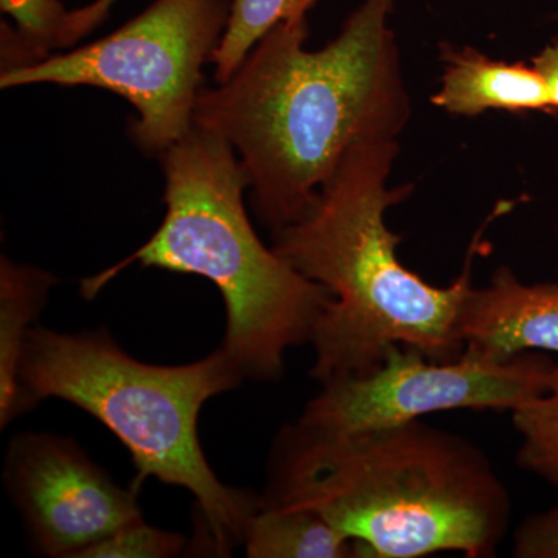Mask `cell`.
I'll return each instance as SVG.
<instances>
[{"instance_id":"3957f363","label":"cell","mask_w":558,"mask_h":558,"mask_svg":"<svg viewBox=\"0 0 558 558\" xmlns=\"http://www.w3.org/2000/svg\"><path fill=\"white\" fill-rule=\"evenodd\" d=\"M398 156V140L359 143L307 215L271 231V248L332 295L311 340V376L319 385L373 373L392 347L417 349L436 362L464 352L459 317L473 288L476 244L447 288L429 284L400 263L402 236L388 229L385 216L413 186L389 189Z\"/></svg>"},{"instance_id":"9a60e30c","label":"cell","mask_w":558,"mask_h":558,"mask_svg":"<svg viewBox=\"0 0 558 558\" xmlns=\"http://www.w3.org/2000/svg\"><path fill=\"white\" fill-rule=\"evenodd\" d=\"M521 469L558 487V362L548 391L512 411Z\"/></svg>"},{"instance_id":"d6986e66","label":"cell","mask_w":558,"mask_h":558,"mask_svg":"<svg viewBox=\"0 0 558 558\" xmlns=\"http://www.w3.org/2000/svg\"><path fill=\"white\" fill-rule=\"evenodd\" d=\"M532 65L538 70L548 87L554 109L558 112V40L550 43L532 58Z\"/></svg>"},{"instance_id":"ac0fdd59","label":"cell","mask_w":558,"mask_h":558,"mask_svg":"<svg viewBox=\"0 0 558 558\" xmlns=\"http://www.w3.org/2000/svg\"><path fill=\"white\" fill-rule=\"evenodd\" d=\"M120 0H94L81 9L72 10L69 14L68 28H65L64 49L75 46L78 40L90 35L98 25L108 20L110 10Z\"/></svg>"},{"instance_id":"6da1fadb","label":"cell","mask_w":558,"mask_h":558,"mask_svg":"<svg viewBox=\"0 0 558 558\" xmlns=\"http://www.w3.org/2000/svg\"><path fill=\"white\" fill-rule=\"evenodd\" d=\"M392 9L395 0H363L319 50L306 47L307 17L282 22L230 80L197 97L194 124L236 150L271 231L307 215L349 149L398 140L409 124Z\"/></svg>"},{"instance_id":"277c9868","label":"cell","mask_w":558,"mask_h":558,"mask_svg":"<svg viewBox=\"0 0 558 558\" xmlns=\"http://www.w3.org/2000/svg\"><path fill=\"white\" fill-rule=\"evenodd\" d=\"M167 215L137 252L81 282L94 299L131 264L197 275L222 293L227 307L223 343L244 377L281 379L286 352L307 343L332 295L266 247L247 215V175L233 146L194 124L159 157Z\"/></svg>"},{"instance_id":"5bb4252c","label":"cell","mask_w":558,"mask_h":558,"mask_svg":"<svg viewBox=\"0 0 558 558\" xmlns=\"http://www.w3.org/2000/svg\"><path fill=\"white\" fill-rule=\"evenodd\" d=\"M318 0H231L229 21L213 53L216 83H226L267 33L282 22L307 17Z\"/></svg>"},{"instance_id":"5b68a950","label":"cell","mask_w":558,"mask_h":558,"mask_svg":"<svg viewBox=\"0 0 558 558\" xmlns=\"http://www.w3.org/2000/svg\"><path fill=\"white\" fill-rule=\"evenodd\" d=\"M242 379L222 347L190 365H149L128 355L105 330L33 328L21 359V411L49 398L87 411L130 450L135 490L148 478L186 488L199 505L213 550L229 556L244 543L260 498L220 483L202 451L197 418L208 399L236 389Z\"/></svg>"},{"instance_id":"9c48e42d","label":"cell","mask_w":558,"mask_h":558,"mask_svg":"<svg viewBox=\"0 0 558 558\" xmlns=\"http://www.w3.org/2000/svg\"><path fill=\"white\" fill-rule=\"evenodd\" d=\"M465 351L492 360L558 354V282L524 284L508 266L470 289L459 317Z\"/></svg>"},{"instance_id":"e0dca14e","label":"cell","mask_w":558,"mask_h":558,"mask_svg":"<svg viewBox=\"0 0 558 558\" xmlns=\"http://www.w3.org/2000/svg\"><path fill=\"white\" fill-rule=\"evenodd\" d=\"M512 553L517 558H558V505L521 521Z\"/></svg>"},{"instance_id":"8992f818","label":"cell","mask_w":558,"mask_h":558,"mask_svg":"<svg viewBox=\"0 0 558 558\" xmlns=\"http://www.w3.org/2000/svg\"><path fill=\"white\" fill-rule=\"evenodd\" d=\"M230 0H154L119 31L49 60L0 75V89L57 84L113 92L137 119L130 137L160 157L194 126L202 68L218 49Z\"/></svg>"},{"instance_id":"8fae6325","label":"cell","mask_w":558,"mask_h":558,"mask_svg":"<svg viewBox=\"0 0 558 558\" xmlns=\"http://www.w3.org/2000/svg\"><path fill=\"white\" fill-rule=\"evenodd\" d=\"M58 279L50 271L0 259V427L22 414L20 366L25 340Z\"/></svg>"},{"instance_id":"7c38bea8","label":"cell","mask_w":558,"mask_h":558,"mask_svg":"<svg viewBox=\"0 0 558 558\" xmlns=\"http://www.w3.org/2000/svg\"><path fill=\"white\" fill-rule=\"evenodd\" d=\"M244 545L250 558L357 557L354 543L318 513L263 502L250 520Z\"/></svg>"},{"instance_id":"ba28073f","label":"cell","mask_w":558,"mask_h":558,"mask_svg":"<svg viewBox=\"0 0 558 558\" xmlns=\"http://www.w3.org/2000/svg\"><path fill=\"white\" fill-rule=\"evenodd\" d=\"M5 484L44 556L78 558L143 520L134 487H120L73 440L50 433L11 440Z\"/></svg>"},{"instance_id":"52a82bcc","label":"cell","mask_w":558,"mask_h":558,"mask_svg":"<svg viewBox=\"0 0 558 558\" xmlns=\"http://www.w3.org/2000/svg\"><path fill=\"white\" fill-rule=\"evenodd\" d=\"M556 363L543 352L492 360L462 352L436 362L417 349L392 347L379 368L328 381L299 421L315 432L348 435L421 421L439 411L508 410L548 391Z\"/></svg>"},{"instance_id":"30bf717a","label":"cell","mask_w":558,"mask_h":558,"mask_svg":"<svg viewBox=\"0 0 558 558\" xmlns=\"http://www.w3.org/2000/svg\"><path fill=\"white\" fill-rule=\"evenodd\" d=\"M444 72L436 108L450 116L476 117L488 110L556 113L545 80L534 65L492 60L472 47L440 46Z\"/></svg>"},{"instance_id":"2e32d148","label":"cell","mask_w":558,"mask_h":558,"mask_svg":"<svg viewBox=\"0 0 558 558\" xmlns=\"http://www.w3.org/2000/svg\"><path fill=\"white\" fill-rule=\"evenodd\" d=\"M185 542L183 535L149 526L145 520H138L84 549L78 558L175 557L185 548Z\"/></svg>"},{"instance_id":"7a4b0ae2","label":"cell","mask_w":558,"mask_h":558,"mask_svg":"<svg viewBox=\"0 0 558 558\" xmlns=\"http://www.w3.org/2000/svg\"><path fill=\"white\" fill-rule=\"evenodd\" d=\"M260 502L318 513L368 558L494 557L512 513L487 454L422 421L348 435L282 428Z\"/></svg>"},{"instance_id":"4fadbf2b","label":"cell","mask_w":558,"mask_h":558,"mask_svg":"<svg viewBox=\"0 0 558 558\" xmlns=\"http://www.w3.org/2000/svg\"><path fill=\"white\" fill-rule=\"evenodd\" d=\"M0 75L32 68L64 49L70 11L62 0H0Z\"/></svg>"}]
</instances>
